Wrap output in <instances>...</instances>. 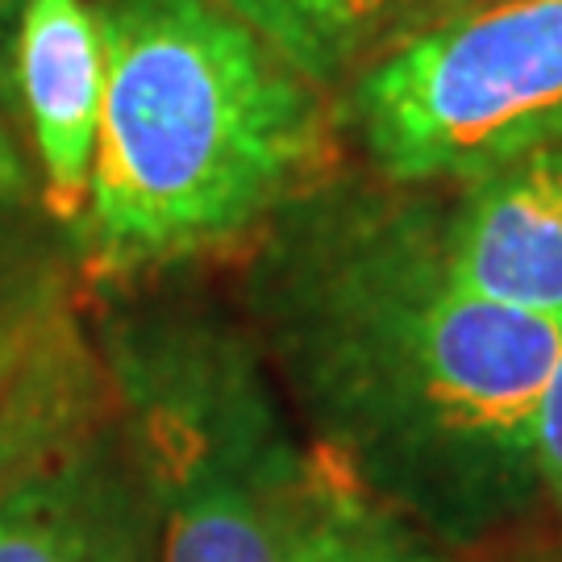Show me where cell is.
Segmentation results:
<instances>
[{
    "label": "cell",
    "instance_id": "6da1fadb",
    "mask_svg": "<svg viewBox=\"0 0 562 562\" xmlns=\"http://www.w3.org/2000/svg\"><path fill=\"white\" fill-rule=\"evenodd\" d=\"M229 301L308 450L442 550L542 504L533 413L562 329L450 271L438 192L338 167L234 259Z\"/></svg>",
    "mask_w": 562,
    "mask_h": 562
},
{
    "label": "cell",
    "instance_id": "7a4b0ae2",
    "mask_svg": "<svg viewBox=\"0 0 562 562\" xmlns=\"http://www.w3.org/2000/svg\"><path fill=\"white\" fill-rule=\"evenodd\" d=\"M104 109L67 238L80 288L238 259L341 167L334 101L217 0H92Z\"/></svg>",
    "mask_w": 562,
    "mask_h": 562
},
{
    "label": "cell",
    "instance_id": "3957f363",
    "mask_svg": "<svg viewBox=\"0 0 562 562\" xmlns=\"http://www.w3.org/2000/svg\"><path fill=\"white\" fill-rule=\"evenodd\" d=\"M204 267L83 288L92 341L159 501V562H292L313 450Z\"/></svg>",
    "mask_w": 562,
    "mask_h": 562
},
{
    "label": "cell",
    "instance_id": "277c9868",
    "mask_svg": "<svg viewBox=\"0 0 562 562\" xmlns=\"http://www.w3.org/2000/svg\"><path fill=\"white\" fill-rule=\"evenodd\" d=\"M341 146L396 188H459L562 146V0H487L334 101Z\"/></svg>",
    "mask_w": 562,
    "mask_h": 562
},
{
    "label": "cell",
    "instance_id": "5b68a950",
    "mask_svg": "<svg viewBox=\"0 0 562 562\" xmlns=\"http://www.w3.org/2000/svg\"><path fill=\"white\" fill-rule=\"evenodd\" d=\"M0 562H159V501L71 288L0 387Z\"/></svg>",
    "mask_w": 562,
    "mask_h": 562
},
{
    "label": "cell",
    "instance_id": "8992f818",
    "mask_svg": "<svg viewBox=\"0 0 562 562\" xmlns=\"http://www.w3.org/2000/svg\"><path fill=\"white\" fill-rule=\"evenodd\" d=\"M104 109V46L92 0H25L13 42V125L42 213L76 234Z\"/></svg>",
    "mask_w": 562,
    "mask_h": 562
},
{
    "label": "cell",
    "instance_id": "52a82bcc",
    "mask_svg": "<svg viewBox=\"0 0 562 562\" xmlns=\"http://www.w3.org/2000/svg\"><path fill=\"white\" fill-rule=\"evenodd\" d=\"M438 234L475 296L562 329V146L442 188Z\"/></svg>",
    "mask_w": 562,
    "mask_h": 562
},
{
    "label": "cell",
    "instance_id": "ba28073f",
    "mask_svg": "<svg viewBox=\"0 0 562 562\" xmlns=\"http://www.w3.org/2000/svg\"><path fill=\"white\" fill-rule=\"evenodd\" d=\"M338 101L375 63L487 0H217Z\"/></svg>",
    "mask_w": 562,
    "mask_h": 562
},
{
    "label": "cell",
    "instance_id": "9c48e42d",
    "mask_svg": "<svg viewBox=\"0 0 562 562\" xmlns=\"http://www.w3.org/2000/svg\"><path fill=\"white\" fill-rule=\"evenodd\" d=\"M292 562H450L434 538L362 496L313 454V487Z\"/></svg>",
    "mask_w": 562,
    "mask_h": 562
},
{
    "label": "cell",
    "instance_id": "30bf717a",
    "mask_svg": "<svg viewBox=\"0 0 562 562\" xmlns=\"http://www.w3.org/2000/svg\"><path fill=\"white\" fill-rule=\"evenodd\" d=\"M80 283L71 246L38 201L0 192V346L55 308Z\"/></svg>",
    "mask_w": 562,
    "mask_h": 562
},
{
    "label": "cell",
    "instance_id": "8fae6325",
    "mask_svg": "<svg viewBox=\"0 0 562 562\" xmlns=\"http://www.w3.org/2000/svg\"><path fill=\"white\" fill-rule=\"evenodd\" d=\"M533 467H538V487L542 501L554 504L562 517V341L559 355L550 362L538 392V413H533Z\"/></svg>",
    "mask_w": 562,
    "mask_h": 562
},
{
    "label": "cell",
    "instance_id": "7c38bea8",
    "mask_svg": "<svg viewBox=\"0 0 562 562\" xmlns=\"http://www.w3.org/2000/svg\"><path fill=\"white\" fill-rule=\"evenodd\" d=\"M0 192L21 196V201H38L34 167H30V155H25L18 125H13V117L4 113V104H0Z\"/></svg>",
    "mask_w": 562,
    "mask_h": 562
},
{
    "label": "cell",
    "instance_id": "4fadbf2b",
    "mask_svg": "<svg viewBox=\"0 0 562 562\" xmlns=\"http://www.w3.org/2000/svg\"><path fill=\"white\" fill-rule=\"evenodd\" d=\"M25 0H0V104L13 117V42Z\"/></svg>",
    "mask_w": 562,
    "mask_h": 562
},
{
    "label": "cell",
    "instance_id": "5bb4252c",
    "mask_svg": "<svg viewBox=\"0 0 562 562\" xmlns=\"http://www.w3.org/2000/svg\"><path fill=\"white\" fill-rule=\"evenodd\" d=\"M76 288H80V283H76ZM38 325H42V322H38ZM38 325H34V329H38ZM34 329H25L21 338H13V341H9V346H0V387H4V380H9V371L18 367L21 350L30 346V338H34Z\"/></svg>",
    "mask_w": 562,
    "mask_h": 562
}]
</instances>
